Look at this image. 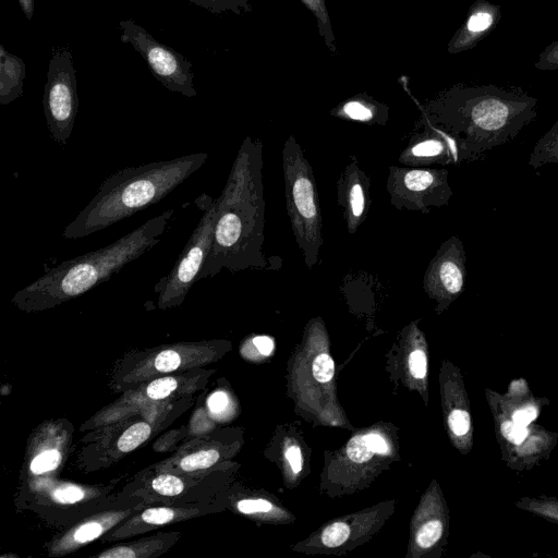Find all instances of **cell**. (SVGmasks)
<instances>
[{
    "instance_id": "1",
    "label": "cell",
    "mask_w": 558,
    "mask_h": 558,
    "mask_svg": "<svg viewBox=\"0 0 558 558\" xmlns=\"http://www.w3.org/2000/svg\"><path fill=\"white\" fill-rule=\"evenodd\" d=\"M262 145L246 137L234 159L227 183L217 198L213 244L199 280L266 265L264 242L265 202L262 183Z\"/></svg>"
},
{
    "instance_id": "2",
    "label": "cell",
    "mask_w": 558,
    "mask_h": 558,
    "mask_svg": "<svg viewBox=\"0 0 558 558\" xmlns=\"http://www.w3.org/2000/svg\"><path fill=\"white\" fill-rule=\"evenodd\" d=\"M537 99L519 87L456 85L434 102V114L458 146L460 162L482 159L512 142L537 116Z\"/></svg>"
},
{
    "instance_id": "3",
    "label": "cell",
    "mask_w": 558,
    "mask_h": 558,
    "mask_svg": "<svg viewBox=\"0 0 558 558\" xmlns=\"http://www.w3.org/2000/svg\"><path fill=\"white\" fill-rule=\"evenodd\" d=\"M173 214V208L167 209L113 243L59 264L17 291L12 302L25 311H38L86 293L151 250Z\"/></svg>"
},
{
    "instance_id": "4",
    "label": "cell",
    "mask_w": 558,
    "mask_h": 558,
    "mask_svg": "<svg viewBox=\"0 0 558 558\" xmlns=\"http://www.w3.org/2000/svg\"><path fill=\"white\" fill-rule=\"evenodd\" d=\"M207 158V153H194L116 171L102 181L92 201L64 228L62 236L85 238L157 204Z\"/></svg>"
},
{
    "instance_id": "5",
    "label": "cell",
    "mask_w": 558,
    "mask_h": 558,
    "mask_svg": "<svg viewBox=\"0 0 558 558\" xmlns=\"http://www.w3.org/2000/svg\"><path fill=\"white\" fill-rule=\"evenodd\" d=\"M282 170L292 232L307 268L312 269L323 244L322 214L312 167L292 135L283 145Z\"/></svg>"
},
{
    "instance_id": "6",
    "label": "cell",
    "mask_w": 558,
    "mask_h": 558,
    "mask_svg": "<svg viewBox=\"0 0 558 558\" xmlns=\"http://www.w3.org/2000/svg\"><path fill=\"white\" fill-rule=\"evenodd\" d=\"M202 216L185 246L168 275L155 284L161 308L183 302L192 286L199 280L201 271L209 256L217 215V198L202 193L194 201Z\"/></svg>"
},
{
    "instance_id": "7",
    "label": "cell",
    "mask_w": 558,
    "mask_h": 558,
    "mask_svg": "<svg viewBox=\"0 0 558 558\" xmlns=\"http://www.w3.org/2000/svg\"><path fill=\"white\" fill-rule=\"evenodd\" d=\"M43 107L51 138L59 145H65L78 110L76 75L69 45L52 47Z\"/></svg>"
},
{
    "instance_id": "8",
    "label": "cell",
    "mask_w": 558,
    "mask_h": 558,
    "mask_svg": "<svg viewBox=\"0 0 558 558\" xmlns=\"http://www.w3.org/2000/svg\"><path fill=\"white\" fill-rule=\"evenodd\" d=\"M120 39L131 45L146 61L154 77L163 87L192 98L197 95L192 62L183 54L159 43L134 20H121Z\"/></svg>"
},
{
    "instance_id": "9",
    "label": "cell",
    "mask_w": 558,
    "mask_h": 558,
    "mask_svg": "<svg viewBox=\"0 0 558 558\" xmlns=\"http://www.w3.org/2000/svg\"><path fill=\"white\" fill-rule=\"evenodd\" d=\"M387 190L393 206L423 213L446 205L452 196L446 169L390 167Z\"/></svg>"
},
{
    "instance_id": "10",
    "label": "cell",
    "mask_w": 558,
    "mask_h": 558,
    "mask_svg": "<svg viewBox=\"0 0 558 558\" xmlns=\"http://www.w3.org/2000/svg\"><path fill=\"white\" fill-rule=\"evenodd\" d=\"M466 255L462 241L453 235L446 240L430 260L423 287L430 298L447 306L464 290Z\"/></svg>"
},
{
    "instance_id": "11",
    "label": "cell",
    "mask_w": 558,
    "mask_h": 558,
    "mask_svg": "<svg viewBox=\"0 0 558 558\" xmlns=\"http://www.w3.org/2000/svg\"><path fill=\"white\" fill-rule=\"evenodd\" d=\"M337 190L338 203L342 207L347 229L350 233H354L365 220L372 202L371 180L360 169L354 157L343 169Z\"/></svg>"
},
{
    "instance_id": "12",
    "label": "cell",
    "mask_w": 558,
    "mask_h": 558,
    "mask_svg": "<svg viewBox=\"0 0 558 558\" xmlns=\"http://www.w3.org/2000/svg\"><path fill=\"white\" fill-rule=\"evenodd\" d=\"M500 17V5L488 0H476L470 7L464 23L449 41L448 52L459 53L474 48L497 26Z\"/></svg>"
},
{
    "instance_id": "13",
    "label": "cell",
    "mask_w": 558,
    "mask_h": 558,
    "mask_svg": "<svg viewBox=\"0 0 558 558\" xmlns=\"http://www.w3.org/2000/svg\"><path fill=\"white\" fill-rule=\"evenodd\" d=\"M400 160L407 165L454 163L460 162V155L454 140L442 130L436 129L430 135L410 145L402 153Z\"/></svg>"
},
{
    "instance_id": "14",
    "label": "cell",
    "mask_w": 558,
    "mask_h": 558,
    "mask_svg": "<svg viewBox=\"0 0 558 558\" xmlns=\"http://www.w3.org/2000/svg\"><path fill=\"white\" fill-rule=\"evenodd\" d=\"M25 62L0 44V105H9L23 94Z\"/></svg>"
},
{
    "instance_id": "15",
    "label": "cell",
    "mask_w": 558,
    "mask_h": 558,
    "mask_svg": "<svg viewBox=\"0 0 558 558\" xmlns=\"http://www.w3.org/2000/svg\"><path fill=\"white\" fill-rule=\"evenodd\" d=\"M548 163H558V120L536 142L529 158L534 170Z\"/></svg>"
},
{
    "instance_id": "16",
    "label": "cell",
    "mask_w": 558,
    "mask_h": 558,
    "mask_svg": "<svg viewBox=\"0 0 558 558\" xmlns=\"http://www.w3.org/2000/svg\"><path fill=\"white\" fill-rule=\"evenodd\" d=\"M380 106L365 98H352L342 104L336 114L345 119L360 122H379Z\"/></svg>"
},
{
    "instance_id": "17",
    "label": "cell",
    "mask_w": 558,
    "mask_h": 558,
    "mask_svg": "<svg viewBox=\"0 0 558 558\" xmlns=\"http://www.w3.org/2000/svg\"><path fill=\"white\" fill-rule=\"evenodd\" d=\"M314 14L318 25L319 35L324 37L326 46L331 53H337L336 39L331 29L329 14L325 0H301Z\"/></svg>"
},
{
    "instance_id": "18",
    "label": "cell",
    "mask_w": 558,
    "mask_h": 558,
    "mask_svg": "<svg viewBox=\"0 0 558 558\" xmlns=\"http://www.w3.org/2000/svg\"><path fill=\"white\" fill-rule=\"evenodd\" d=\"M150 434V426L145 422L131 425L119 438L118 448L129 452L142 445Z\"/></svg>"
},
{
    "instance_id": "19",
    "label": "cell",
    "mask_w": 558,
    "mask_h": 558,
    "mask_svg": "<svg viewBox=\"0 0 558 558\" xmlns=\"http://www.w3.org/2000/svg\"><path fill=\"white\" fill-rule=\"evenodd\" d=\"M191 3L203 8L210 13L219 14L231 11L235 14L251 11L247 0H189Z\"/></svg>"
},
{
    "instance_id": "20",
    "label": "cell",
    "mask_w": 558,
    "mask_h": 558,
    "mask_svg": "<svg viewBox=\"0 0 558 558\" xmlns=\"http://www.w3.org/2000/svg\"><path fill=\"white\" fill-rule=\"evenodd\" d=\"M219 459V453L216 450H202L184 457L180 461V466L184 471H194L198 469H206L211 466Z\"/></svg>"
},
{
    "instance_id": "21",
    "label": "cell",
    "mask_w": 558,
    "mask_h": 558,
    "mask_svg": "<svg viewBox=\"0 0 558 558\" xmlns=\"http://www.w3.org/2000/svg\"><path fill=\"white\" fill-rule=\"evenodd\" d=\"M349 535L350 527L345 523L335 522L324 530L322 542L327 547H338L348 539Z\"/></svg>"
},
{
    "instance_id": "22",
    "label": "cell",
    "mask_w": 558,
    "mask_h": 558,
    "mask_svg": "<svg viewBox=\"0 0 558 558\" xmlns=\"http://www.w3.org/2000/svg\"><path fill=\"white\" fill-rule=\"evenodd\" d=\"M151 486L160 495L177 496L182 493L184 483L173 475L162 474L153 481Z\"/></svg>"
},
{
    "instance_id": "23",
    "label": "cell",
    "mask_w": 558,
    "mask_h": 558,
    "mask_svg": "<svg viewBox=\"0 0 558 558\" xmlns=\"http://www.w3.org/2000/svg\"><path fill=\"white\" fill-rule=\"evenodd\" d=\"M60 458V452L58 450H46L33 459L31 463V471L34 474H41L54 470L59 465Z\"/></svg>"
},
{
    "instance_id": "24",
    "label": "cell",
    "mask_w": 558,
    "mask_h": 558,
    "mask_svg": "<svg viewBox=\"0 0 558 558\" xmlns=\"http://www.w3.org/2000/svg\"><path fill=\"white\" fill-rule=\"evenodd\" d=\"M442 524L439 520H432L425 523L416 535V543L422 548L432 547L441 536Z\"/></svg>"
},
{
    "instance_id": "25",
    "label": "cell",
    "mask_w": 558,
    "mask_h": 558,
    "mask_svg": "<svg viewBox=\"0 0 558 558\" xmlns=\"http://www.w3.org/2000/svg\"><path fill=\"white\" fill-rule=\"evenodd\" d=\"M314 378L319 383H328L333 377L335 364L330 355L322 353L315 357L312 364Z\"/></svg>"
},
{
    "instance_id": "26",
    "label": "cell",
    "mask_w": 558,
    "mask_h": 558,
    "mask_svg": "<svg viewBox=\"0 0 558 558\" xmlns=\"http://www.w3.org/2000/svg\"><path fill=\"white\" fill-rule=\"evenodd\" d=\"M347 454L352 461L362 463L369 460L374 451L366 444L364 436H355L348 442Z\"/></svg>"
},
{
    "instance_id": "27",
    "label": "cell",
    "mask_w": 558,
    "mask_h": 558,
    "mask_svg": "<svg viewBox=\"0 0 558 558\" xmlns=\"http://www.w3.org/2000/svg\"><path fill=\"white\" fill-rule=\"evenodd\" d=\"M177 386L178 381L173 377H162L151 381L146 389V393L150 399L160 400L173 392Z\"/></svg>"
},
{
    "instance_id": "28",
    "label": "cell",
    "mask_w": 558,
    "mask_h": 558,
    "mask_svg": "<svg viewBox=\"0 0 558 558\" xmlns=\"http://www.w3.org/2000/svg\"><path fill=\"white\" fill-rule=\"evenodd\" d=\"M534 66L542 71L558 70V39L550 43L538 56Z\"/></svg>"
},
{
    "instance_id": "29",
    "label": "cell",
    "mask_w": 558,
    "mask_h": 558,
    "mask_svg": "<svg viewBox=\"0 0 558 558\" xmlns=\"http://www.w3.org/2000/svg\"><path fill=\"white\" fill-rule=\"evenodd\" d=\"M181 363V357L174 350H163L155 359V368L162 373L177 369Z\"/></svg>"
},
{
    "instance_id": "30",
    "label": "cell",
    "mask_w": 558,
    "mask_h": 558,
    "mask_svg": "<svg viewBox=\"0 0 558 558\" xmlns=\"http://www.w3.org/2000/svg\"><path fill=\"white\" fill-rule=\"evenodd\" d=\"M105 525L99 522H88L82 524L73 534V539L77 544H83L97 538L104 532Z\"/></svg>"
},
{
    "instance_id": "31",
    "label": "cell",
    "mask_w": 558,
    "mask_h": 558,
    "mask_svg": "<svg viewBox=\"0 0 558 558\" xmlns=\"http://www.w3.org/2000/svg\"><path fill=\"white\" fill-rule=\"evenodd\" d=\"M448 424L456 435H465L470 429V414L464 410H453L448 417Z\"/></svg>"
},
{
    "instance_id": "32",
    "label": "cell",
    "mask_w": 558,
    "mask_h": 558,
    "mask_svg": "<svg viewBox=\"0 0 558 558\" xmlns=\"http://www.w3.org/2000/svg\"><path fill=\"white\" fill-rule=\"evenodd\" d=\"M501 433L509 441L519 445L526 438L529 430L526 426H521L513 421H506L501 425Z\"/></svg>"
},
{
    "instance_id": "33",
    "label": "cell",
    "mask_w": 558,
    "mask_h": 558,
    "mask_svg": "<svg viewBox=\"0 0 558 558\" xmlns=\"http://www.w3.org/2000/svg\"><path fill=\"white\" fill-rule=\"evenodd\" d=\"M174 518V511L169 508H150L143 512L142 519L150 524H165Z\"/></svg>"
},
{
    "instance_id": "34",
    "label": "cell",
    "mask_w": 558,
    "mask_h": 558,
    "mask_svg": "<svg viewBox=\"0 0 558 558\" xmlns=\"http://www.w3.org/2000/svg\"><path fill=\"white\" fill-rule=\"evenodd\" d=\"M52 497L62 504H74L84 498V492L77 486H64L57 488Z\"/></svg>"
},
{
    "instance_id": "35",
    "label": "cell",
    "mask_w": 558,
    "mask_h": 558,
    "mask_svg": "<svg viewBox=\"0 0 558 558\" xmlns=\"http://www.w3.org/2000/svg\"><path fill=\"white\" fill-rule=\"evenodd\" d=\"M409 368L415 378H423L426 375V355L422 350L413 351L409 356Z\"/></svg>"
},
{
    "instance_id": "36",
    "label": "cell",
    "mask_w": 558,
    "mask_h": 558,
    "mask_svg": "<svg viewBox=\"0 0 558 558\" xmlns=\"http://www.w3.org/2000/svg\"><path fill=\"white\" fill-rule=\"evenodd\" d=\"M238 509L246 514L255 512H267L271 509V504L265 499H244L238 502Z\"/></svg>"
},
{
    "instance_id": "37",
    "label": "cell",
    "mask_w": 558,
    "mask_h": 558,
    "mask_svg": "<svg viewBox=\"0 0 558 558\" xmlns=\"http://www.w3.org/2000/svg\"><path fill=\"white\" fill-rule=\"evenodd\" d=\"M537 416V410L534 407H526L515 411L512 421L521 426H527Z\"/></svg>"
},
{
    "instance_id": "38",
    "label": "cell",
    "mask_w": 558,
    "mask_h": 558,
    "mask_svg": "<svg viewBox=\"0 0 558 558\" xmlns=\"http://www.w3.org/2000/svg\"><path fill=\"white\" fill-rule=\"evenodd\" d=\"M286 458L294 473H299L302 470L303 458L298 446H290L286 451Z\"/></svg>"
},
{
    "instance_id": "39",
    "label": "cell",
    "mask_w": 558,
    "mask_h": 558,
    "mask_svg": "<svg viewBox=\"0 0 558 558\" xmlns=\"http://www.w3.org/2000/svg\"><path fill=\"white\" fill-rule=\"evenodd\" d=\"M364 438L366 440V444L368 447L376 453L385 454L388 452V446L385 441V439L377 434H367L364 435Z\"/></svg>"
},
{
    "instance_id": "40",
    "label": "cell",
    "mask_w": 558,
    "mask_h": 558,
    "mask_svg": "<svg viewBox=\"0 0 558 558\" xmlns=\"http://www.w3.org/2000/svg\"><path fill=\"white\" fill-rule=\"evenodd\" d=\"M228 405V396L222 391L214 392L208 400V407L211 412L218 413Z\"/></svg>"
},
{
    "instance_id": "41",
    "label": "cell",
    "mask_w": 558,
    "mask_h": 558,
    "mask_svg": "<svg viewBox=\"0 0 558 558\" xmlns=\"http://www.w3.org/2000/svg\"><path fill=\"white\" fill-rule=\"evenodd\" d=\"M253 343L263 355H269L274 349V341L267 336L255 337Z\"/></svg>"
},
{
    "instance_id": "42",
    "label": "cell",
    "mask_w": 558,
    "mask_h": 558,
    "mask_svg": "<svg viewBox=\"0 0 558 558\" xmlns=\"http://www.w3.org/2000/svg\"><path fill=\"white\" fill-rule=\"evenodd\" d=\"M136 554L126 547L113 548L99 555L105 558H131L135 557Z\"/></svg>"
},
{
    "instance_id": "43",
    "label": "cell",
    "mask_w": 558,
    "mask_h": 558,
    "mask_svg": "<svg viewBox=\"0 0 558 558\" xmlns=\"http://www.w3.org/2000/svg\"><path fill=\"white\" fill-rule=\"evenodd\" d=\"M21 10L28 21L34 16L35 0H17Z\"/></svg>"
}]
</instances>
